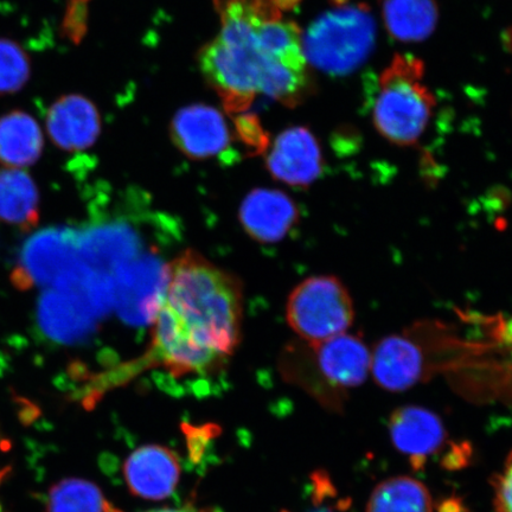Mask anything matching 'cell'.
<instances>
[{
    "label": "cell",
    "instance_id": "obj_23",
    "mask_svg": "<svg viewBox=\"0 0 512 512\" xmlns=\"http://www.w3.org/2000/svg\"><path fill=\"white\" fill-rule=\"evenodd\" d=\"M87 0H69L63 30L69 40L78 43L86 32Z\"/></svg>",
    "mask_w": 512,
    "mask_h": 512
},
{
    "label": "cell",
    "instance_id": "obj_25",
    "mask_svg": "<svg viewBox=\"0 0 512 512\" xmlns=\"http://www.w3.org/2000/svg\"><path fill=\"white\" fill-rule=\"evenodd\" d=\"M465 446L454 447V450L448 454L444 460V465L448 469H459L466 463V458L470 456V453H466Z\"/></svg>",
    "mask_w": 512,
    "mask_h": 512
},
{
    "label": "cell",
    "instance_id": "obj_8",
    "mask_svg": "<svg viewBox=\"0 0 512 512\" xmlns=\"http://www.w3.org/2000/svg\"><path fill=\"white\" fill-rule=\"evenodd\" d=\"M171 139L194 160L219 156L232 142L226 119L216 108L206 105L182 108L172 119Z\"/></svg>",
    "mask_w": 512,
    "mask_h": 512
},
{
    "label": "cell",
    "instance_id": "obj_2",
    "mask_svg": "<svg viewBox=\"0 0 512 512\" xmlns=\"http://www.w3.org/2000/svg\"><path fill=\"white\" fill-rule=\"evenodd\" d=\"M215 3L221 17V31L201 50L200 66L228 112L239 114L247 111L277 70L293 66H273L260 48L259 23L272 0H215Z\"/></svg>",
    "mask_w": 512,
    "mask_h": 512
},
{
    "label": "cell",
    "instance_id": "obj_20",
    "mask_svg": "<svg viewBox=\"0 0 512 512\" xmlns=\"http://www.w3.org/2000/svg\"><path fill=\"white\" fill-rule=\"evenodd\" d=\"M107 505L98 486L85 479L67 478L51 486L47 512H106Z\"/></svg>",
    "mask_w": 512,
    "mask_h": 512
},
{
    "label": "cell",
    "instance_id": "obj_5",
    "mask_svg": "<svg viewBox=\"0 0 512 512\" xmlns=\"http://www.w3.org/2000/svg\"><path fill=\"white\" fill-rule=\"evenodd\" d=\"M288 325L309 344L345 334L355 319L348 288L332 275H318L300 283L288 297Z\"/></svg>",
    "mask_w": 512,
    "mask_h": 512
},
{
    "label": "cell",
    "instance_id": "obj_11",
    "mask_svg": "<svg viewBox=\"0 0 512 512\" xmlns=\"http://www.w3.org/2000/svg\"><path fill=\"white\" fill-rule=\"evenodd\" d=\"M47 130L59 149L80 152L89 149L100 136V115L85 96L64 95L49 108Z\"/></svg>",
    "mask_w": 512,
    "mask_h": 512
},
{
    "label": "cell",
    "instance_id": "obj_19",
    "mask_svg": "<svg viewBox=\"0 0 512 512\" xmlns=\"http://www.w3.org/2000/svg\"><path fill=\"white\" fill-rule=\"evenodd\" d=\"M367 512H433L426 486L411 477H393L377 485Z\"/></svg>",
    "mask_w": 512,
    "mask_h": 512
},
{
    "label": "cell",
    "instance_id": "obj_4",
    "mask_svg": "<svg viewBox=\"0 0 512 512\" xmlns=\"http://www.w3.org/2000/svg\"><path fill=\"white\" fill-rule=\"evenodd\" d=\"M375 22L366 5L343 6L316 19L303 35L306 61L331 75H345L368 59Z\"/></svg>",
    "mask_w": 512,
    "mask_h": 512
},
{
    "label": "cell",
    "instance_id": "obj_12",
    "mask_svg": "<svg viewBox=\"0 0 512 512\" xmlns=\"http://www.w3.org/2000/svg\"><path fill=\"white\" fill-rule=\"evenodd\" d=\"M389 433L394 446L411 459L414 470H420L427 457L440 450L446 439L439 416L418 406L396 409L390 416Z\"/></svg>",
    "mask_w": 512,
    "mask_h": 512
},
{
    "label": "cell",
    "instance_id": "obj_26",
    "mask_svg": "<svg viewBox=\"0 0 512 512\" xmlns=\"http://www.w3.org/2000/svg\"><path fill=\"white\" fill-rule=\"evenodd\" d=\"M106 512H123L115 507L111 503H108ZM146 512H216L213 509L209 508H196L195 505L188 504L185 505V507L178 508V509H171V508H165V509H157V510H150Z\"/></svg>",
    "mask_w": 512,
    "mask_h": 512
},
{
    "label": "cell",
    "instance_id": "obj_14",
    "mask_svg": "<svg viewBox=\"0 0 512 512\" xmlns=\"http://www.w3.org/2000/svg\"><path fill=\"white\" fill-rule=\"evenodd\" d=\"M419 345L406 336L383 338L371 352V368L377 384L389 392H403L415 386L425 371Z\"/></svg>",
    "mask_w": 512,
    "mask_h": 512
},
{
    "label": "cell",
    "instance_id": "obj_18",
    "mask_svg": "<svg viewBox=\"0 0 512 512\" xmlns=\"http://www.w3.org/2000/svg\"><path fill=\"white\" fill-rule=\"evenodd\" d=\"M383 21L389 34L402 42H420L438 23L435 0H384Z\"/></svg>",
    "mask_w": 512,
    "mask_h": 512
},
{
    "label": "cell",
    "instance_id": "obj_10",
    "mask_svg": "<svg viewBox=\"0 0 512 512\" xmlns=\"http://www.w3.org/2000/svg\"><path fill=\"white\" fill-rule=\"evenodd\" d=\"M239 219L252 239L261 243L283 240L296 226L299 211L283 191L255 189L242 202Z\"/></svg>",
    "mask_w": 512,
    "mask_h": 512
},
{
    "label": "cell",
    "instance_id": "obj_9",
    "mask_svg": "<svg viewBox=\"0 0 512 512\" xmlns=\"http://www.w3.org/2000/svg\"><path fill=\"white\" fill-rule=\"evenodd\" d=\"M124 478L134 496L147 501H163L177 488L181 463L168 447L142 446L125 460Z\"/></svg>",
    "mask_w": 512,
    "mask_h": 512
},
{
    "label": "cell",
    "instance_id": "obj_13",
    "mask_svg": "<svg viewBox=\"0 0 512 512\" xmlns=\"http://www.w3.org/2000/svg\"><path fill=\"white\" fill-rule=\"evenodd\" d=\"M320 374L336 388H355L367 380L371 351L360 337L338 335L310 345Z\"/></svg>",
    "mask_w": 512,
    "mask_h": 512
},
{
    "label": "cell",
    "instance_id": "obj_22",
    "mask_svg": "<svg viewBox=\"0 0 512 512\" xmlns=\"http://www.w3.org/2000/svg\"><path fill=\"white\" fill-rule=\"evenodd\" d=\"M495 490L496 512H512V452L509 454L503 470L492 480Z\"/></svg>",
    "mask_w": 512,
    "mask_h": 512
},
{
    "label": "cell",
    "instance_id": "obj_15",
    "mask_svg": "<svg viewBox=\"0 0 512 512\" xmlns=\"http://www.w3.org/2000/svg\"><path fill=\"white\" fill-rule=\"evenodd\" d=\"M87 320L78 292L72 285L46 288L38 299V329L51 342H78L87 334Z\"/></svg>",
    "mask_w": 512,
    "mask_h": 512
},
{
    "label": "cell",
    "instance_id": "obj_6",
    "mask_svg": "<svg viewBox=\"0 0 512 512\" xmlns=\"http://www.w3.org/2000/svg\"><path fill=\"white\" fill-rule=\"evenodd\" d=\"M75 247L74 236L68 229L40 230L19 251L11 283L21 291L55 286L75 270Z\"/></svg>",
    "mask_w": 512,
    "mask_h": 512
},
{
    "label": "cell",
    "instance_id": "obj_16",
    "mask_svg": "<svg viewBox=\"0 0 512 512\" xmlns=\"http://www.w3.org/2000/svg\"><path fill=\"white\" fill-rule=\"evenodd\" d=\"M40 125L30 114L12 111L0 117V164L19 169L35 164L43 151Z\"/></svg>",
    "mask_w": 512,
    "mask_h": 512
},
{
    "label": "cell",
    "instance_id": "obj_7",
    "mask_svg": "<svg viewBox=\"0 0 512 512\" xmlns=\"http://www.w3.org/2000/svg\"><path fill=\"white\" fill-rule=\"evenodd\" d=\"M323 164L318 140L306 127L280 133L266 158L267 170L274 179L299 188L315 183L322 175Z\"/></svg>",
    "mask_w": 512,
    "mask_h": 512
},
{
    "label": "cell",
    "instance_id": "obj_17",
    "mask_svg": "<svg viewBox=\"0 0 512 512\" xmlns=\"http://www.w3.org/2000/svg\"><path fill=\"white\" fill-rule=\"evenodd\" d=\"M0 221L28 232L40 221V194L34 179L19 169H0Z\"/></svg>",
    "mask_w": 512,
    "mask_h": 512
},
{
    "label": "cell",
    "instance_id": "obj_21",
    "mask_svg": "<svg viewBox=\"0 0 512 512\" xmlns=\"http://www.w3.org/2000/svg\"><path fill=\"white\" fill-rule=\"evenodd\" d=\"M30 60L15 41L0 38V95L21 91L30 78Z\"/></svg>",
    "mask_w": 512,
    "mask_h": 512
},
{
    "label": "cell",
    "instance_id": "obj_1",
    "mask_svg": "<svg viewBox=\"0 0 512 512\" xmlns=\"http://www.w3.org/2000/svg\"><path fill=\"white\" fill-rule=\"evenodd\" d=\"M165 275L150 348L139 360L107 374L111 387L150 368L168 370L175 379L213 375L239 347L243 286L238 277L192 249L172 260Z\"/></svg>",
    "mask_w": 512,
    "mask_h": 512
},
{
    "label": "cell",
    "instance_id": "obj_24",
    "mask_svg": "<svg viewBox=\"0 0 512 512\" xmlns=\"http://www.w3.org/2000/svg\"><path fill=\"white\" fill-rule=\"evenodd\" d=\"M240 136L248 145L255 147L256 150L262 152L266 147V137L264 131L261 130L259 124H256L255 118L243 117L239 124Z\"/></svg>",
    "mask_w": 512,
    "mask_h": 512
},
{
    "label": "cell",
    "instance_id": "obj_3",
    "mask_svg": "<svg viewBox=\"0 0 512 512\" xmlns=\"http://www.w3.org/2000/svg\"><path fill=\"white\" fill-rule=\"evenodd\" d=\"M424 75V62L407 54L396 55L383 70L373 120L388 142L412 146L425 133L437 101L422 82Z\"/></svg>",
    "mask_w": 512,
    "mask_h": 512
}]
</instances>
